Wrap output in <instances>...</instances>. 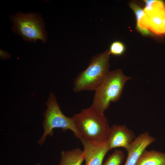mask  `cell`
<instances>
[{
  "label": "cell",
  "instance_id": "9c48e42d",
  "mask_svg": "<svg viewBox=\"0 0 165 165\" xmlns=\"http://www.w3.org/2000/svg\"><path fill=\"white\" fill-rule=\"evenodd\" d=\"M147 14L150 31L158 35H165V4L163 2L156 0L152 10Z\"/></svg>",
  "mask_w": 165,
  "mask_h": 165
},
{
  "label": "cell",
  "instance_id": "9a60e30c",
  "mask_svg": "<svg viewBox=\"0 0 165 165\" xmlns=\"http://www.w3.org/2000/svg\"><path fill=\"white\" fill-rule=\"evenodd\" d=\"M0 57L2 60H6L9 59L11 55L8 52L0 50Z\"/></svg>",
  "mask_w": 165,
  "mask_h": 165
},
{
  "label": "cell",
  "instance_id": "3957f363",
  "mask_svg": "<svg viewBox=\"0 0 165 165\" xmlns=\"http://www.w3.org/2000/svg\"><path fill=\"white\" fill-rule=\"evenodd\" d=\"M110 55L109 51L106 50L92 58L88 67L75 78L72 89L74 92L95 90L109 71Z\"/></svg>",
  "mask_w": 165,
  "mask_h": 165
},
{
  "label": "cell",
  "instance_id": "5b68a950",
  "mask_svg": "<svg viewBox=\"0 0 165 165\" xmlns=\"http://www.w3.org/2000/svg\"><path fill=\"white\" fill-rule=\"evenodd\" d=\"M46 104L47 108L43 114L44 119L42 124L43 132L38 141V144L42 145L45 143L47 136H53V130L55 128H60L63 131L70 130L80 139L81 137L72 116L68 117L63 114L53 93H50Z\"/></svg>",
  "mask_w": 165,
  "mask_h": 165
},
{
  "label": "cell",
  "instance_id": "2e32d148",
  "mask_svg": "<svg viewBox=\"0 0 165 165\" xmlns=\"http://www.w3.org/2000/svg\"><path fill=\"white\" fill-rule=\"evenodd\" d=\"M35 165H41V164L40 163H36Z\"/></svg>",
  "mask_w": 165,
  "mask_h": 165
},
{
  "label": "cell",
  "instance_id": "5bb4252c",
  "mask_svg": "<svg viewBox=\"0 0 165 165\" xmlns=\"http://www.w3.org/2000/svg\"><path fill=\"white\" fill-rule=\"evenodd\" d=\"M125 50V47L124 44L119 41L113 42L110 45L108 50L110 54L115 56L122 55Z\"/></svg>",
  "mask_w": 165,
  "mask_h": 165
},
{
  "label": "cell",
  "instance_id": "52a82bcc",
  "mask_svg": "<svg viewBox=\"0 0 165 165\" xmlns=\"http://www.w3.org/2000/svg\"><path fill=\"white\" fill-rule=\"evenodd\" d=\"M136 137L134 132L125 125H114L110 127L108 139L109 150L118 147L126 150Z\"/></svg>",
  "mask_w": 165,
  "mask_h": 165
},
{
  "label": "cell",
  "instance_id": "6da1fadb",
  "mask_svg": "<svg viewBox=\"0 0 165 165\" xmlns=\"http://www.w3.org/2000/svg\"><path fill=\"white\" fill-rule=\"evenodd\" d=\"M72 117L81 137L80 140L83 138L96 144L108 140L110 127L104 113L99 112L91 106Z\"/></svg>",
  "mask_w": 165,
  "mask_h": 165
},
{
  "label": "cell",
  "instance_id": "7a4b0ae2",
  "mask_svg": "<svg viewBox=\"0 0 165 165\" xmlns=\"http://www.w3.org/2000/svg\"><path fill=\"white\" fill-rule=\"evenodd\" d=\"M131 78L125 75L120 69L109 71L94 91L91 106L99 112L104 113L111 102L119 100L125 83Z\"/></svg>",
  "mask_w": 165,
  "mask_h": 165
},
{
  "label": "cell",
  "instance_id": "8fae6325",
  "mask_svg": "<svg viewBox=\"0 0 165 165\" xmlns=\"http://www.w3.org/2000/svg\"><path fill=\"white\" fill-rule=\"evenodd\" d=\"M84 160L82 150L79 148L63 151L58 165H81Z\"/></svg>",
  "mask_w": 165,
  "mask_h": 165
},
{
  "label": "cell",
  "instance_id": "8992f818",
  "mask_svg": "<svg viewBox=\"0 0 165 165\" xmlns=\"http://www.w3.org/2000/svg\"><path fill=\"white\" fill-rule=\"evenodd\" d=\"M80 140L83 146L82 152L85 165H102L104 158L110 150L108 140L96 144L83 138Z\"/></svg>",
  "mask_w": 165,
  "mask_h": 165
},
{
  "label": "cell",
  "instance_id": "277c9868",
  "mask_svg": "<svg viewBox=\"0 0 165 165\" xmlns=\"http://www.w3.org/2000/svg\"><path fill=\"white\" fill-rule=\"evenodd\" d=\"M13 25L11 30L22 36L25 41L35 43L38 39L43 43L47 40L45 24L40 13L29 12L25 14L17 12L9 16Z\"/></svg>",
  "mask_w": 165,
  "mask_h": 165
},
{
  "label": "cell",
  "instance_id": "7c38bea8",
  "mask_svg": "<svg viewBox=\"0 0 165 165\" xmlns=\"http://www.w3.org/2000/svg\"><path fill=\"white\" fill-rule=\"evenodd\" d=\"M130 6L134 11L137 20V27L143 35H148L150 32L148 29V17L144 9L136 4L131 3Z\"/></svg>",
  "mask_w": 165,
  "mask_h": 165
},
{
  "label": "cell",
  "instance_id": "ba28073f",
  "mask_svg": "<svg viewBox=\"0 0 165 165\" xmlns=\"http://www.w3.org/2000/svg\"><path fill=\"white\" fill-rule=\"evenodd\" d=\"M155 140V138L147 132L136 137L126 150L127 155L124 165H135L142 153Z\"/></svg>",
  "mask_w": 165,
  "mask_h": 165
},
{
  "label": "cell",
  "instance_id": "e0dca14e",
  "mask_svg": "<svg viewBox=\"0 0 165 165\" xmlns=\"http://www.w3.org/2000/svg\"><path fill=\"white\" fill-rule=\"evenodd\" d=\"M164 27L165 28V17L164 20Z\"/></svg>",
  "mask_w": 165,
  "mask_h": 165
},
{
  "label": "cell",
  "instance_id": "30bf717a",
  "mask_svg": "<svg viewBox=\"0 0 165 165\" xmlns=\"http://www.w3.org/2000/svg\"><path fill=\"white\" fill-rule=\"evenodd\" d=\"M135 165H165V153L154 150H145Z\"/></svg>",
  "mask_w": 165,
  "mask_h": 165
},
{
  "label": "cell",
  "instance_id": "4fadbf2b",
  "mask_svg": "<svg viewBox=\"0 0 165 165\" xmlns=\"http://www.w3.org/2000/svg\"><path fill=\"white\" fill-rule=\"evenodd\" d=\"M124 158V154L122 151L116 149L102 165H121Z\"/></svg>",
  "mask_w": 165,
  "mask_h": 165
}]
</instances>
